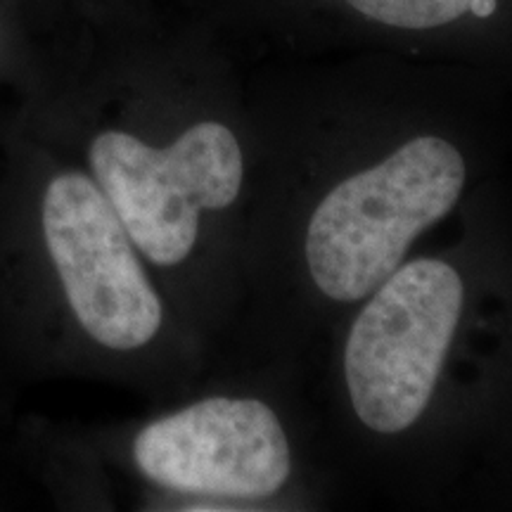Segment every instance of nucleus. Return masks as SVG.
I'll list each match as a JSON object with an SVG mask.
<instances>
[{"label": "nucleus", "instance_id": "f257e3e1", "mask_svg": "<svg viewBox=\"0 0 512 512\" xmlns=\"http://www.w3.org/2000/svg\"><path fill=\"white\" fill-rule=\"evenodd\" d=\"M463 188L465 159L439 136L408 140L380 164L344 178L306 228L313 283L335 302L370 297L422 230L456 207Z\"/></svg>", "mask_w": 512, "mask_h": 512}, {"label": "nucleus", "instance_id": "f03ea898", "mask_svg": "<svg viewBox=\"0 0 512 512\" xmlns=\"http://www.w3.org/2000/svg\"><path fill=\"white\" fill-rule=\"evenodd\" d=\"M463 299L460 273L441 259L399 266L370 294L344 347L351 406L368 430L399 434L425 413Z\"/></svg>", "mask_w": 512, "mask_h": 512}, {"label": "nucleus", "instance_id": "7ed1b4c3", "mask_svg": "<svg viewBox=\"0 0 512 512\" xmlns=\"http://www.w3.org/2000/svg\"><path fill=\"white\" fill-rule=\"evenodd\" d=\"M88 159L133 245L159 266L188 259L202 211L230 207L245 178L238 138L221 121H200L169 147L105 131L91 143Z\"/></svg>", "mask_w": 512, "mask_h": 512}, {"label": "nucleus", "instance_id": "20e7f679", "mask_svg": "<svg viewBox=\"0 0 512 512\" xmlns=\"http://www.w3.org/2000/svg\"><path fill=\"white\" fill-rule=\"evenodd\" d=\"M43 238L81 328L102 347L133 351L162 328V302L131 235L88 176H55L43 195Z\"/></svg>", "mask_w": 512, "mask_h": 512}, {"label": "nucleus", "instance_id": "39448f33", "mask_svg": "<svg viewBox=\"0 0 512 512\" xmlns=\"http://www.w3.org/2000/svg\"><path fill=\"white\" fill-rule=\"evenodd\" d=\"M147 479L183 494L268 498L292 472L278 415L256 399L211 396L164 415L133 444Z\"/></svg>", "mask_w": 512, "mask_h": 512}, {"label": "nucleus", "instance_id": "423d86ee", "mask_svg": "<svg viewBox=\"0 0 512 512\" xmlns=\"http://www.w3.org/2000/svg\"><path fill=\"white\" fill-rule=\"evenodd\" d=\"M370 22L392 29L425 31L458 22L467 15L491 17L496 0H344Z\"/></svg>", "mask_w": 512, "mask_h": 512}]
</instances>
